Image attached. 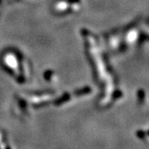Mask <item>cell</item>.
<instances>
[{"label":"cell","instance_id":"obj_2","mask_svg":"<svg viewBox=\"0 0 149 149\" xmlns=\"http://www.w3.org/2000/svg\"><path fill=\"white\" fill-rule=\"evenodd\" d=\"M148 136H149V131H148Z\"/></svg>","mask_w":149,"mask_h":149},{"label":"cell","instance_id":"obj_1","mask_svg":"<svg viewBox=\"0 0 149 149\" xmlns=\"http://www.w3.org/2000/svg\"><path fill=\"white\" fill-rule=\"evenodd\" d=\"M137 137L140 139H145L146 138V133L143 130H139L137 132Z\"/></svg>","mask_w":149,"mask_h":149}]
</instances>
